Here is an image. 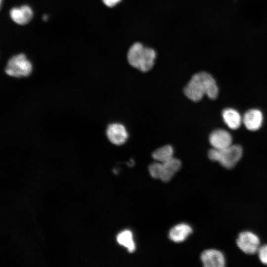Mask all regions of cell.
Instances as JSON below:
<instances>
[{
    "mask_svg": "<svg viewBox=\"0 0 267 267\" xmlns=\"http://www.w3.org/2000/svg\"><path fill=\"white\" fill-rule=\"evenodd\" d=\"M156 57V53L153 49L145 47L140 43L134 44L127 54L129 64L142 72L152 68Z\"/></svg>",
    "mask_w": 267,
    "mask_h": 267,
    "instance_id": "7a4b0ae2",
    "label": "cell"
},
{
    "mask_svg": "<svg viewBox=\"0 0 267 267\" xmlns=\"http://www.w3.org/2000/svg\"><path fill=\"white\" fill-rule=\"evenodd\" d=\"M118 243L127 248L130 253L134 252L135 249L133 233L129 230H125L120 232L117 236Z\"/></svg>",
    "mask_w": 267,
    "mask_h": 267,
    "instance_id": "5bb4252c",
    "label": "cell"
},
{
    "mask_svg": "<svg viewBox=\"0 0 267 267\" xmlns=\"http://www.w3.org/2000/svg\"><path fill=\"white\" fill-rule=\"evenodd\" d=\"M185 95L194 102H198L206 95L215 99L219 89L214 78L208 73L200 72L195 74L183 89Z\"/></svg>",
    "mask_w": 267,
    "mask_h": 267,
    "instance_id": "6da1fadb",
    "label": "cell"
},
{
    "mask_svg": "<svg viewBox=\"0 0 267 267\" xmlns=\"http://www.w3.org/2000/svg\"><path fill=\"white\" fill-rule=\"evenodd\" d=\"M102 1L107 6L112 7L119 3L121 0H102Z\"/></svg>",
    "mask_w": 267,
    "mask_h": 267,
    "instance_id": "e0dca14e",
    "label": "cell"
},
{
    "mask_svg": "<svg viewBox=\"0 0 267 267\" xmlns=\"http://www.w3.org/2000/svg\"><path fill=\"white\" fill-rule=\"evenodd\" d=\"M174 152V148L171 145H165L155 150L152 156L157 161L163 163L173 158Z\"/></svg>",
    "mask_w": 267,
    "mask_h": 267,
    "instance_id": "9a60e30c",
    "label": "cell"
},
{
    "mask_svg": "<svg viewBox=\"0 0 267 267\" xmlns=\"http://www.w3.org/2000/svg\"><path fill=\"white\" fill-rule=\"evenodd\" d=\"M209 142L213 148L222 149L232 144V137L227 131L217 129L210 134Z\"/></svg>",
    "mask_w": 267,
    "mask_h": 267,
    "instance_id": "9c48e42d",
    "label": "cell"
},
{
    "mask_svg": "<svg viewBox=\"0 0 267 267\" xmlns=\"http://www.w3.org/2000/svg\"><path fill=\"white\" fill-rule=\"evenodd\" d=\"M242 147L237 144L231 145L222 148L210 149L208 153L209 158L218 162L222 167L226 169L233 168L242 157Z\"/></svg>",
    "mask_w": 267,
    "mask_h": 267,
    "instance_id": "3957f363",
    "label": "cell"
},
{
    "mask_svg": "<svg viewBox=\"0 0 267 267\" xmlns=\"http://www.w3.org/2000/svg\"><path fill=\"white\" fill-rule=\"evenodd\" d=\"M11 19L19 25H25L32 18L33 11L28 5H24L20 7L12 8L9 12Z\"/></svg>",
    "mask_w": 267,
    "mask_h": 267,
    "instance_id": "8fae6325",
    "label": "cell"
},
{
    "mask_svg": "<svg viewBox=\"0 0 267 267\" xmlns=\"http://www.w3.org/2000/svg\"><path fill=\"white\" fill-rule=\"evenodd\" d=\"M192 232V228L186 223H180L173 227L169 232L170 239L177 243L183 241Z\"/></svg>",
    "mask_w": 267,
    "mask_h": 267,
    "instance_id": "7c38bea8",
    "label": "cell"
},
{
    "mask_svg": "<svg viewBox=\"0 0 267 267\" xmlns=\"http://www.w3.org/2000/svg\"><path fill=\"white\" fill-rule=\"evenodd\" d=\"M181 166V161L173 157L165 162H155L150 164L148 170L150 175L163 181H170Z\"/></svg>",
    "mask_w": 267,
    "mask_h": 267,
    "instance_id": "277c9868",
    "label": "cell"
},
{
    "mask_svg": "<svg viewBox=\"0 0 267 267\" xmlns=\"http://www.w3.org/2000/svg\"><path fill=\"white\" fill-rule=\"evenodd\" d=\"M236 244L244 253L253 255L257 253L260 247V240L255 233L250 231H244L238 235Z\"/></svg>",
    "mask_w": 267,
    "mask_h": 267,
    "instance_id": "8992f818",
    "label": "cell"
},
{
    "mask_svg": "<svg viewBox=\"0 0 267 267\" xmlns=\"http://www.w3.org/2000/svg\"><path fill=\"white\" fill-rule=\"evenodd\" d=\"M263 115L262 112L257 109L248 110L242 118V122L245 127L251 131L259 130L262 126Z\"/></svg>",
    "mask_w": 267,
    "mask_h": 267,
    "instance_id": "30bf717a",
    "label": "cell"
},
{
    "mask_svg": "<svg viewBox=\"0 0 267 267\" xmlns=\"http://www.w3.org/2000/svg\"><path fill=\"white\" fill-rule=\"evenodd\" d=\"M106 134L110 142L116 145L124 144L129 136L128 132L125 126L119 123L109 124L106 129Z\"/></svg>",
    "mask_w": 267,
    "mask_h": 267,
    "instance_id": "52a82bcc",
    "label": "cell"
},
{
    "mask_svg": "<svg viewBox=\"0 0 267 267\" xmlns=\"http://www.w3.org/2000/svg\"><path fill=\"white\" fill-rule=\"evenodd\" d=\"M32 71L31 62L23 53L12 56L8 60L5 68V72L7 75L15 78L27 77Z\"/></svg>",
    "mask_w": 267,
    "mask_h": 267,
    "instance_id": "5b68a950",
    "label": "cell"
},
{
    "mask_svg": "<svg viewBox=\"0 0 267 267\" xmlns=\"http://www.w3.org/2000/svg\"><path fill=\"white\" fill-rule=\"evenodd\" d=\"M257 253L262 263L267 265V244L260 246Z\"/></svg>",
    "mask_w": 267,
    "mask_h": 267,
    "instance_id": "2e32d148",
    "label": "cell"
},
{
    "mask_svg": "<svg viewBox=\"0 0 267 267\" xmlns=\"http://www.w3.org/2000/svg\"><path fill=\"white\" fill-rule=\"evenodd\" d=\"M223 121L228 128L232 130L238 129L242 122L239 113L232 108H226L222 112Z\"/></svg>",
    "mask_w": 267,
    "mask_h": 267,
    "instance_id": "4fadbf2b",
    "label": "cell"
},
{
    "mask_svg": "<svg viewBox=\"0 0 267 267\" xmlns=\"http://www.w3.org/2000/svg\"><path fill=\"white\" fill-rule=\"evenodd\" d=\"M201 260L205 267H223L225 265V258L220 251L210 249L204 251Z\"/></svg>",
    "mask_w": 267,
    "mask_h": 267,
    "instance_id": "ba28073f",
    "label": "cell"
},
{
    "mask_svg": "<svg viewBox=\"0 0 267 267\" xmlns=\"http://www.w3.org/2000/svg\"><path fill=\"white\" fill-rule=\"evenodd\" d=\"M47 17L46 16L44 15V16H43V19H44V20H45V19H47Z\"/></svg>",
    "mask_w": 267,
    "mask_h": 267,
    "instance_id": "ac0fdd59",
    "label": "cell"
}]
</instances>
